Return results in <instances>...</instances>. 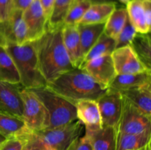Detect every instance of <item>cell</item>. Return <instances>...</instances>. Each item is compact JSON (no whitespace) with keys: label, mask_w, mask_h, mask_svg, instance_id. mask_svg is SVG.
Returning a JSON list of instances; mask_svg holds the SVG:
<instances>
[{"label":"cell","mask_w":151,"mask_h":150,"mask_svg":"<svg viewBox=\"0 0 151 150\" xmlns=\"http://www.w3.org/2000/svg\"><path fill=\"white\" fill-rule=\"evenodd\" d=\"M83 124L79 120L54 128L33 132L52 150H68L81 137Z\"/></svg>","instance_id":"obj_6"},{"label":"cell","mask_w":151,"mask_h":150,"mask_svg":"<svg viewBox=\"0 0 151 150\" xmlns=\"http://www.w3.org/2000/svg\"><path fill=\"white\" fill-rule=\"evenodd\" d=\"M118 1H119V2L122 3V4H125V5H126V4H128V3L131 0H118Z\"/></svg>","instance_id":"obj_39"},{"label":"cell","mask_w":151,"mask_h":150,"mask_svg":"<svg viewBox=\"0 0 151 150\" xmlns=\"http://www.w3.org/2000/svg\"><path fill=\"white\" fill-rule=\"evenodd\" d=\"M115 49H116L115 40L107 36L103 32L100 35V38H98L97 42L94 44V46L91 47V49L87 53L82 64L83 63L92 60V59L96 58V57H100V56L111 54V53L114 51Z\"/></svg>","instance_id":"obj_27"},{"label":"cell","mask_w":151,"mask_h":150,"mask_svg":"<svg viewBox=\"0 0 151 150\" xmlns=\"http://www.w3.org/2000/svg\"><path fill=\"white\" fill-rule=\"evenodd\" d=\"M4 140H5V138H4L3 136H1V135H0V146H1V143H2Z\"/></svg>","instance_id":"obj_40"},{"label":"cell","mask_w":151,"mask_h":150,"mask_svg":"<svg viewBox=\"0 0 151 150\" xmlns=\"http://www.w3.org/2000/svg\"><path fill=\"white\" fill-rule=\"evenodd\" d=\"M139 150H150V142L147 143L145 146L142 147V148L139 149Z\"/></svg>","instance_id":"obj_38"},{"label":"cell","mask_w":151,"mask_h":150,"mask_svg":"<svg viewBox=\"0 0 151 150\" xmlns=\"http://www.w3.org/2000/svg\"><path fill=\"white\" fill-rule=\"evenodd\" d=\"M128 19L139 33H150V27L147 24L145 13L142 0H131L126 4Z\"/></svg>","instance_id":"obj_20"},{"label":"cell","mask_w":151,"mask_h":150,"mask_svg":"<svg viewBox=\"0 0 151 150\" xmlns=\"http://www.w3.org/2000/svg\"><path fill=\"white\" fill-rule=\"evenodd\" d=\"M137 33V32L136 31L134 26L131 24L128 16V19H127L123 28L118 35L117 38L115 40V41H116V49L129 46Z\"/></svg>","instance_id":"obj_31"},{"label":"cell","mask_w":151,"mask_h":150,"mask_svg":"<svg viewBox=\"0 0 151 150\" xmlns=\"http://www.w3.org/2000/svg\"><path fill=\"white\" fill-rule=\"evenodd\" d=\"M116 132L115 150H139L150 142L151 132L126 134Z\"/></svg>","instance_id":"obj_21"},{"label":"cell","mask_w":151,"mask_h":150,"mask_svg":"<svg viewBox=\"0 0 151 150\" xmlns=\"http://www.w3.org/2000/svg\"><path fill=\"white\" fill-rule=\"evenodd\" d=\"M151 83V71L131 74H116L108 89L122 91Z\"/></svg>","instance_id":"obj_16"},{"label":"cell","mask_w":151,"mask_h":150,"mask_svg":"<svg viewBox=\"0 0 151 150\" xmlns=\"http://www.w3.org/2000/svg\"><path fill=\"white\" fill-rule=\"evenodd\" d=\"M33 0H13L14 10L24 11L31 4Z\"/></svg>","instance_id":"obj_36"},{"label":"cell","mask_w":151,"mask_h":150,"mask_svg":"<svg viewBox=\"0 0 151 150\" xmlns=\"http://www.w3.org/2000/svg\"><path fill=\"white\" fill-rule=\"evenodd\" d=\"M7 26L5 41H12L17 45H23L28 42L27 28L24 20L23 11L13 10Z\"/></svg>","instance_id":"obj_17"},{"label":"cell","mask_w":151,"mask_h":150,"mask_svg":"<svg viewBox=\"0 0 151 150\" xmlns=\"http://www.w3.org/2000/svg\"><path fill=\"white\" fill-rule=\"evenodd\" d=\"M62 38L63 45L72 66L75 68H79L82 64L83 60L81 57V41L78 25H63Z\"/></svg>","instance_id":"obj_14"},{"label":"cell","mask_w":151,"mask_h":150,"mask_svg":"<svg viewBox=\"0 0 151 150\" xmlns=\"http://www.w3.org/2000/svg\"><path fill=\"white\" fill-rule=\"evenodd\" d=\"M91 4H103V3H114L117 4L119 3L118 0H88Z\"/></svg>","instance_id":"obj_37"},{"label":"cell","mask_w":151,"mask_h":150,"mask_svg":"<svg viewBox=\"0 0 151 150\" xmlns=\"http://www.w3.org/2000/svg\"><path fill=\"white\" fill-rule=\"evenodd\" d=\"M21 94L23 100V120L28 130L38 132L48 129L50 115L41 100L29 89L23 88Z\"/></svg>","instance_id":"obj_5"},{"label":"cell","mask_w":151,"mask_h":150,"mask_svg":"<svg viewBox=\"0 0 151 150\" xmlns=\"http://www.w3.org/2000/svg\"><path fill=\"white\" fill-rule=\"evenodd\" d=\"M91 4L88 0H74L66 13L63 25L79 24Z\"/></svg>","instance_id":"obj_28"},{"label":"cell","mask_w":151,"mask_h":150,"mask_svg":"<svg viewBox=\"0 0 151 150\" xmlns=\"http://www.w3.org/2000/svg\"><path fill=\"white\" fill-rule=\"evenodd\" d=\"M104 28L105 24L78 25L80 41H81V57L83 61L88 51L97 42L100 35L103 33Z\"/></svg>","instance_id":"obj_18"},{"label":"cell","mask_w":151,"mask_h":150,"mask_svg":"<svg viewBox=\"0 0 151 150\" xmlns=\"http://www.w3.org/2000/svg\"><path fill=\"white\" fill-rule=\"evenodd\" d=\"M68 150H93L89 137L84 135L70 146Z\"/></svg>","instance_id":"obj_34"},{"label":"cell","mask_w":151,"mask_h":150,"mask_svg":"<svg viewBox=\"0 0 151 150\" xmlns=\"http://www.w3.org/2000/svg\"><path fill=\"white\" fill-rule=\"evenodd\" d=\"M1 31H2V26H1V22H0V35L2 37V35H1ZM2 38H3V37H2ZM4 41H5V40H4Z\"/></svg>","instance_id":"obj_41"},{"label":"cell","mask_w":151,"mask_h":150,"mask_svg":"<svg viewBox=\"0 0 151 150\" xmlns=\"http://www.w3.org/2000/svg\"><path fill=\"white\" fill-rule=\"evenodd\" d=\"M129 46L139 60L148 70L151 71V40L150 33L137 32Z\"/></svg>","instance_id":"obj_22"},{"label":"cell","mask_w":151,"mask_h":150,"mask_svg":"<svg viewBox=\"0 0 151 150\" xmlns=\"http://www.w3.org/2000/svg\"><path fill=\"white\" fill-rule=\"evenodd\" d=\"M74 0H55L52 12L47 24V28L63 26L66 15Z\"/></svg>","instance_id":"obj_29"},{"label":"cell","mask_w":151,"mask_h":150,"mask_svg":"<svg viewBox=\"0 0 151 150\" xmlns=\"http://www.w3.org/2000/svg\"><path fill=\"white\" fill-rule=\"evenodd\" d=\"M79 68L85 71L103 89H108L116 73L111 54L100 56L83 63Z\"/></svg>","instance_id":"obj_8"},{"label":"cell","mask_w":151,"mask_h":150,"mask_svg":"<svg viewBox=\"0 0 151 150\" xmlns=\"http://www.w3.org/2000/svg\"><path fill=\"white\" fill-rule=\"evenodd\" d=\"M47 86L74 104L81 100L97 101L107 90L81 68H74L62 74Z\"/></svg>","instance_id":"obj_2"},{"label":"cell","mask_w":151,"mask_h":150,"mask_svg":"<svg viewBox=\"0 0 151 150\" xmlns=\"http://www.w3.org/2000/svg\"><path fill=\"white\" fill-rule=\"evenodd\" d=\"M118 92L139 111L151 118V83Z\"/></svg>","instance_id":"obj_15"},{"label":"cell","mask_w":151,"mask_h":150,"mask_svg":"<svg viewBox=\"0 0 151 150\" xmlns=\"http://www.w3.org/2000/svg\"><path fill=\"white\" fill-rule=\"evenodd\" d=\"M116 74H131L148 70L139 60L130 46L115 49L111 53Z\"/></svg>","instance_id":"obj_11"},{"label":"cell","mask_w":151,"mask_h":150,"mask_svg":"<svg viewBox=\"0 0 151 150\" xmlns=\"http://www.w3.org/2000/svg\"><path fill=\"white\" fill-rule=\"evenodd\" d=\"M29 90L37 96L47 108L50 118L49 128L58 127L78 120L75 104L47 85Z\"/></svg>","instance_id":"obj_4"},{"label":"cell","mask_w":151,"mask_h":150,"mask_svg":"<svg viewBox=\"0 0 151 150\" xmlns=\"http://www.w3.org/2000/svg\"><path fill=\"white\" fill-rule=\"evenodd\" d=\"M116 8V4L114 3L91 4L79 24H105Z\"/></svg>","instance_id":"obj_19"},{"label":"cell","mask_w":151,"mask_h":150,"mask_svg":"<svg viewBox=\"0 0 151 150\" xmlns=\"http://www.w3.org/2000/svg\"><path fill=\"white\" fill-rule=\"evenodd\" d=\"M23 144V140L20 135L5 138L0 146V150H22Z\"/></svg>","instance_id":"obj_33"},{"label":"cell","mask_w":151,"mask_h":150,"mask_svg":"<svg viewBox=\"0 0 151 150\" xmlns=\"http://www.w3.org/2000/svg\"><path fill=\"white\" fill-rule=\"evenodd\" d=\"M4 46L14 61L23 88L31 89L47 85L40 71L34 41L17 45L14 42L7 41Z\"/></svg>","instance_id":"obj_3"},{"label":"cell","mask_w":151,"mask_h":150,"mask_svg":"<svg viewBox=\"0 0 151 150\" xmlns=\"http://www.w3.org/2000/svg\"><path fill=\"white\" fill-rule=\"evenodd\" d=\"M27 131L23 119L0 112V135L9 138L19 136Z\"/></svg>","instance_id":"obj_25"},{"label":"cell","mask_w":151,"mask_h":150,"mask_svg":"<svg viewBox=\"0 0 151 150\" xmlns=\"http://www.w3.org/2000/svg\"><path fill=\"white\" fill-rule=\"evenodd\" d=\"M86 135L89 137L93 150H115L116 132L114 127L103 126L100 130Z\"/></svg>","instance_id":"obj_23"},{"label":"cell","mask_w":151,"mask_h":150,"mask_svg":"<svg viewBox=\"0 0 151 150\" xmlns=\"http://www.w3.org/2000/svg\"><path fill=\"white\" fill-rule=\"evenodd\" d=\"M55 0H40L41 7H42L43 10H44V15L47 20V24H48L49 20L50 19V16L52 12L53 5H54Z\"/></svg>","instance_id":"obj_35"},{"label":"cell","mask_w":151,"mask_h":150,"mask_svg":"<svg viewBox=\"0 0 151 150\" xmlns=\"http://www.w3.org/2000/svg\"><path fill=\"white\" fill-rule=\"evenodd\" d=\"M23 18L27 28L28 41L39 39L47 29V20L40 0H33L23 11Z\"/></svg>","instance_id":"obj_12"},{"label":"cell","mask_w":151,"mask_h":150,"mask_svg":"<svg viewBox=\"0 0 151 150\" xmlns=\"http://www.w3.org/2000/svg\"><path fill=\"white\" fill-rule=\"evenodd\" d=\"M35 42L40 71L47 83L74 69L62 38V26L47 28Z\"/></svg>","instance_id":"obj_1"},{"label":"cell","mask_w":151,"mask_h":150,"mask_svg":"<svg viewBox=\"0 0 151 150\" xmlns=\"http://www.w3.org/2000/svg\"><path fill=\"white\" fill-rule=\"evenodd\" d=\"M122 110L115 132L126 134L151 132V118L138 110L122 97Z\"/></svg>","instance_id":"obj_7"},{"label":"cell","mask_w":151,"mask_h":150,"mask_svg":"<svg viewBox=\"0 0 151 150\" xmlns=\"http://www.w3.org/2000/svg\"><path fill=\"white\" fill-rule=\"evenodd\" d=\"M13 10V0H0V22L2 26L1 35L5 38L8 29V21Z\"/></svg>","instance_id":"obj_32"},{"label":"cell","mask_w":151,"mask_h":150,"mask_svg":"<svg viewBox=\"0 0 151 150\" xmlns=\"http://www.w3.org/2000/svg\"><path fill=\"white\" fill-rule=\"evenodd\" d=\"M77 117L86 128V135H91L103 127L101 116L96 100H81L75 103Z\"/></svg>","instance_id":"obj_13"},{"label":"cell","mask_w":151,"mask_h":150,"mask_svg":"<svg viewBox=\"0 0 151 150\" xmlns=\"http://www.w3.org/2000/svg\"><path fill=\"white\" fill-rule=\"evenodd\" d=\"M128 19L126 7L116 8L105 23L104 32L107 36L116 40Z\"/></svg>","instance_id":"obj_26"},{"label":"cell","mask_w":151,"mask_h":150,"mask_svg":"<svg viewBox=\"0 0 151 150\" xmlns=\"http://www.w3.org/2000/svg\"><path fill=\"white\" fill-rule=\"evenodd\" d=\"M0 81L20 83V77L14 61L2 44H0Z\"/></svg>","instance_id":"obj_24"},{"label":"cell","mask_w":151,"mask_h":150,"mask_svg":"<svg viewBox=\"0 0 151 150\" xmlns=\"http://www.w3.org/2000/svg\"><path fill=\"white\" fill-rule=\"evenodd\" d=\"M20 137L24 143L22 150H52L35 132L29 130Z\"/></svg>","instance_id":"obj_30"},{"label":"cell","mask_w":151,"mask_h":150,"mask_svg":"<svg viewBox=\"0 0 151 150\" xmlns=\"http://www.w3.org/2000/svg\"><path fill=\"white\" fill-rule=\"evenodd\" d=\"M21 83L0 81V112L23 119Z\"/></svg>","instance_id":"obj_9"},{"label":"cell","mask_w":151,"mask_h":150,"mask_svg":"<svg viewBox=\"0 0 151 150\" xmlns=\"http://www.w3.org/2000/svg\"><path fill=\"white\" fill-rule=\"evenodd\" d=\"M122 101L120 93L111 89L97 100L103 126H116L122 113Z\"/></svg>","instance_id":"obj_10"}]
</instances>
